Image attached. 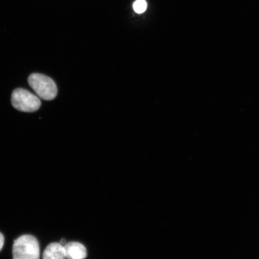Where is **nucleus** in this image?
Listing matches in <instances>:
<instances>
[{
	"mask_svg": "<svg viewBox=\"0 0 259 259\" xmlns=\"http://www.w3.org/2000/svg\"><path fill=\"white\" fill-rule=\"evenodd\" d=\"M11 102L13 106L19 111L34 112L41 106V101L36 96L22 89H16L12 93Z\"/></svg>",
	"mask_w": 259,
	"mask_h": 259,
	"instance_id": "nucleus-3",
	"label": "nucleus"
},
{
	"mask_svg": "<svg viewBox=\"0 0 259 259\" xmlns=\"http://www.w3.org/2000/svg\"><path fill=\"white\" fill-rule=\"evenodd\" d=\"M5 243V237L0 232V251L2 250L3 247V245H4Z\"/></svg>",
	"mask_w": 259,
	"mask_h": 259,
	"instance_id": "nucleus-7",
	"label": "nucleus"
},
{
	"mask_svg": "<svg viewBox=\"0 0 259 259\" xmlns=\"http://www.w3.org/2000/svg\"><path fill=\"white\" fill-rule=\"evenodd\" d=\"M29 85L40 99L52 100L56 98L57 87L51 77L40 73H32L28 78Z\"/></svg>",
	"mask_w": 259,
	"mask_h": 259,
	"instance_id": "nucleus-2",
	"label": "nucleus"
},
{
	"mask_svg": "<svg viewBox=\"0 0 259 259\" xmlns=\"http://www.w3.org/2000/svg\"><path fill=\"white\" fill-rule=\"evenodd\" d=\"M64 245L61 243H51L45 248L43 259H66Z\"/></svg>",
	"mask_w": 259,
	"mask_h": 259,
	"instance_id": "nucleus-5",
	"label": "nucleus"
},
{
	"mask_svg": "<svg viewBox=\"0 0 259 259\" xmlns=\"http://www.w3.org/2000/svg\"><path fill=\"white\" fill-rule=\"evenodd\" d=\"M61 244L64 245L66 244V241L65 240V239H62V240L61 241Z\"/></svg>",
	"mask_w": 259,
	"mask_h": 259,
	"instance_id": "nucleus-8",
	"label": "nucleus"
},
{
	"mask_svg": "<svg viewBox=\"0 0 259 259\" xmlns=\"http://www.w3.org/2000/svg\"><path fill=\"white\" fill-rule=\"evenodd\" d=\"M147 8V3L145 0H137L134 5V9L137 14H141L144 13Z\"/></svg>",
	"mask_w": 259,
	"mask_h": 259,
	"instance_id": "nucleus-6",
	"label": "nucleus"
},
{
	"mask_svg": "<svg viewBox=\"0 0 259 259\" xmlns=\"http://www.w3.org/2000/svg\"><path fill=\"white\" fill-rule=\"evenodd\" d=\"M13 259H40V247L34 236H20L13 245Z\"/></svg>",
	"mask_w": 259,
	"mask_h": 259,
	"instance_id": "nucleus-1",
	"label": "nucleus"
},
{
	"mask_svg": "<svg viewBox=\"0 0 259 259\" xmlns=\"http://www.w3.org/2000/svg\"><path fill=\"white\" fill-rule=\"evenodd\" d=\"M64 247L67 259H83L87 256L85 246L79 242H70L65 244Z\"/></svg>",
	"mask_w": 259,
	"mask_h": 259,
	"instance_id": "nucleus-4",
	"label": "nucleus"
}]
</instances>
